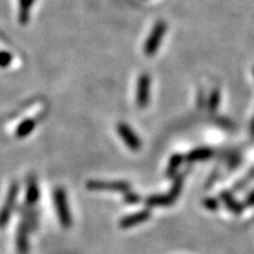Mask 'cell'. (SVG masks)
<instances>
[{
    "label": "cell",
    "mask_w": 254,
    "mask_h": 254,
    "mask_svg": "<svg viewBox=\"0 0 254 254\" xmlns=\"http://www.w3.org/2000/svg\"><path fill=\"white\" fill-rule=\"evenodd\" d=\"M53 199H54V205L55 209H57L58 218L61 226L64 229H69L72 225V218H71V212L69 208V201H67V195L65 189L63 187H57L54 189L53 193Z\"/></svg>",
    "instance_id": "obj_1"
},
{
    "label": "cell",
    "mask_w": 254,
    "mask_h": 254,
    "mask_svg": "<svg viewBox=\"0 0 254 254\" xmlns=\"http://www.w3.org/2000/svg\"><path fill=\"white\" fill-rule=\"evenodd\" d=\"M166 30H167V25L163 20L158 22L156 25L152 28L150 36H148L147 40L145 43V54L148 57H152L157 53V51L159 49L160 44H162L163 37H165Z\"/></svg>",
    "instance_id": "obj_2"
},
{
    "label": "cell",
    "mask_w": 254,
    "mask_h": 254,
    "mask_svg": "<svg viewBox=\"0 0 254 254\" xmlns=\"http://www.w3.org/2000/svg\"><path fill=\"white\" fill-rule=\"evenodd\" d=\"M86 188L89 191L95 192H130V184L126 182H101V180H89L86 183Z\"/></svg>",
    "instance_id": "obj_3"
},
{
    "label": "cell",
    "mask_w": 254,
    "mask_h": 254,
    "mask_svg": "<svg viewBox=\"0 0 254 254\" xmlns=\"http://www.w3.org/2000/svg\"><path fill=\"white\" fill-rule=\"evenodd\" d=\"M19 193V184L13 183L10 186L7 192L6 200H5L4 205H2L1 211H0V227H4L8 223L11 215H12L14 206H16V200Z\"/></svg>",
    "instance_id": "obj_4"
},
{
    "label": "cell",
    "mask_w": 254,
    "mask_h": 254,
    "mask_svg": "<svg viewBox=\"0 0 254 254\" xmlns=\"http://www.w3.org/2000/svg\"><path fill=\"white\" fill-rule=\"evenodd\" d=\"M151 91V77L147 73L140 74L137 84V105L140 109H145L150 103Z\"/></svg>",
    "instance_id": "obj_5"
},
{
    "label": "cell",
    "mask_w": 254,
    "mask_h": 254,
    "mask_svg": "<svg viewBox=\"0 0 254 254\" xmlns=\"http://www.w3.org/2000/svg\"><path fill=\"white\" fill-rule=\"evenodd\" d=\"M116 131H118L119 137H120L122 141L125 142V145H126L130 150H132L133 152L140 150V147H141V141H140L138 136L134 133V131L128 126L127 124H125V122H119L118 126H116Z\"/></svg>",
    "instance_id": "obj_6"
},
{
    "label": "cell",
    "mask_w": 254,
    "mask_h": 254,
    "mask_svg": "<svg viewBox=\"0 0 254 254\" xmlns=\"http://www.w3.org/2000/svg\"><path fill=\"white\" fill-rule=\"evenodd\" d=\"M151 218V212L148 209H144V211H140L137 213H133V214L127 215V217L122 218L120 221H119V226L120 229H131V227L136 226V225L145 223L147 221L148 219Z\"/></svg>",
    "instance_id": "obj_7"
},
{
    "label": "cell",
    "mask_w": 254,
    "mask_h": 254,
    "mask_svg": "<svg viewBox=\"0 0 254 254\" xmlns=\"http://www.w3.org/2000/svg\"><path fill=\"white\" fill-rule=\"evenodd\" d=\"M17 250L20 254H27L30 251V245H28V226L25 221H22L17 231Z\"/></svg>",
    "instance_id": "obj_8"
},
{
    "label": "cell",
    "mask_w": 254,
    "mask_h": 254,
    "mask_svg": "<svg viewBox=\"0 0 254 254\" xmlns=\"http://www.w3.org/2000/svg\"><path fill=\"white\" fill-rule=\"evenodd\" d=\"M39 200V187L34 176L27 178V188H26V201L28 205H34Z\"/></svg>",
    "instance_id": "obj_9"
},
{
    "label": "cell",
    "mask_w": 254,
    "mask_h": 254,
    "mask_svg": "<svg viewBox=\"0 0 254 254\" xmlns=\"http://www.w3.org/2000/svg\"><path fill=\"white\" fill-rule=\"evenodd\" d=\"M36 0H19L18 22L22 25H27L30 22L31 10Z\"/></svg>",
    "instance_id": "obj_10"
},
{
    "label": "cell",
    "mask_w": 254,
    "mask_h": 254,
    "mask_svg": "<svg viewBox=\"0 0 254 254\" xmlns=\"http://www.w3.org/2000/svg\"><path fill=\"white\" fill-rule=\"evenodd\" d=\"M177 199L171 195L169 193L167 194H162V195H152V197H148L147 200H146V206L147 207H165L169 206L174 203Z\"/></svg>",
    "instance_id": "obj_11"
},
{
    "label": "cell",
    "mask_w": 254,
    "mask_h": 254,
    "mask_svg": "<svg viewBox=\"0 0 254 254\" xmlns=\"http://www.w3.org/2000/svg\"><path fill=\"white\" fill-rule=\"evenodd\" d=\"M213 156V151L211 148H206V147H201L197 148V150H193L192 152H189L186 157V159L188 162H204V160L209 159Z\"/></svg>",
    "instance_id": "obj_12"
},
{
    "label": "cell",
    "mask_w": 254,
    "mask_h": 254,
    "mask_svg": "<svg viewBox=\"0 0 254 254\" xmlns=\"http://www.w3.org/2000/svg\"><path fill=\"white\" fill-rule=\"evenodd\" d=\"M36 127V120L34 119H25L24 121L20 122L19 126L16 130V137L19 139L26 138L27 136H30L32 131Z\"/></svg>",
    "instance_id": "obj_13"
},
{
    "label": "cell",
    "mask_w": 254,
    "mask_h": 254,
    "mask_svg": "<svg viewBox=\"0 0 254 254\" xmlns=\"http://www.w3.org/2000/svg\"><path fill=\"white\" fill-rule=\"evenodd\" d=\"M220 198L221 200L226 204V207L230 209V211L235 213V214H239V213L242 212V206L234 199V198H233V195L231 194L230 192H223L220 195Z\"/></svg>",
    "instance_id": "obj_14"
},
{
    "label": "cell",
    "mask_w": 254,
    "mask_h": 254,
    "mask_svg": "<svg viewBox=\"0 0 254 254\" xmlns=\"http://www.w3.org/2000/svg\"><path fill=\"white\" fill-rule=\"evenodd\" d=\"M183 160H184V157L179 156V154H174V156L169 159L168 167H167V176L168 177H173L174 174H176L177 169L179 168L180 165H182Z\"/></svg>",
    "instance_id": "obj_15"
},
{
    "label": "cell",
    "mask_w": 254,
    "mask_h": 254,
    "mask_svg": "<svg viewBox=\"0 0 254 254\" xmlns=\"http://www.w3.org/2000/svg\"><path fill=\"white\" fill-rule=\"evenodd\" d=\"M219 103H220V91L219 90H214L212 92V94L209 95V101H208V107L211 112L218 110Z\"/></svg>",
    "instance_id": "obj_16"
},
{
    "label": "cell",
    "mask_w": 254,
    "mask_h": 254,
    "mask_svg": "<svg viewBox=\"0 0 254 254\" xmlns=\"http://www.w3.org/2000/svg\"><path fill=\"white\" fill-rule=\"evenodd\" d=\"M13 60L12 53L7 51H0V69H6Z\"/></svg>",
    "instance_id": "obj_17"
},
{
    "label": "cell",
    "mask_w": 254,
    "mask_h": 254,
    "mask_svg": "<svg viewBox=\"0 0 254 254\" xmlns=\"http://www.w3.org/2000/svg\"><path fill=\"white\" fill-rule=\"evenodd\" d=\"M204 205H205L206 208L215 211V209H218L219 203L217 199H214V198H206V199L204 200Z\"/></svg>",
    "instance_id": "obj_18"
},
{
    "label": "cell",
    "mask_w": 254,
    "mask_h": 254,
    "mask_svg": "<svg viewBox=\"0 0 254 254\" xmlns=\"http://www.w3.org/2000/svg\"><path fill=\"white\" fill-rule=\"evenodd\" d=\"M125 201L127 204H137L140 201V197L138 194L132 193V192H127L126 195H125Z\"/></svg>",
    "instance_id": "obj_19"
},
{
    "label": "cell",
    "mask_w": 254,
    "mask_h": 254,
    "mask_svg": "<svg viewBox=\"0 0 254 254\" xmlns=\"http://www.w3.org/2000/svg\"><path fill=\"white\" fill-rule=\"evenodd\" d=\"M254 205V191L252 193L248 194V197L246 198V201H245V206H253Z\"/></svg>",
    "instance_id": "obj_20"
},
{
    "label": "cell",
    "mask_w": 254,
    "mask_h": 254,
    "mask_svg": "<svg viewBox=\"0 0 254 254\" xmlns=\"http://www.w3.org/2000/svg\"><path fill=\"white\" fill-rule=\"evenodd\" d=\"M251 132H252V134L254 136V118L252 120V124H251Z\"/></svg>",
    "instance_id": "obj_21"
},
{
    "label": "cell",
    "mask_w": 254,
    "mask_h": 254,
    "mask_svg": "<svg viewBox=\"0 0 254 254\" xmlns=\"http://www.w3.org/2000/svg\"><path fill=\"white\" fill-rule=\"evenodd\" d=\"M253 73H254V69H253Z\"/></svg>",
    "instance_id": "obj_22"
}]
</instances>
